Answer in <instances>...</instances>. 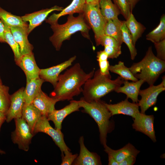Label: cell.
Listing matches in <instances>:
<instances>
[{"label":"cell","mask_w":165,"mask_h":165,"mask_svg":"<svg viewBox=\"0 0 165 165\" xmlns=\"http://www.w3.org/2000/svg\"><path fill=\"white\" fill-rule=\"evenodd\" d=\"M94 72V69L87 73L79 63L75 64L63 74L60 75L54 89L50 94L51 97L60 101L73 100L74 96L82 92V86L87 80L93 77Z\"/></svg>","instance_id":"1"},{"label":"cell","mask_w":165,"mask_h":165,"mask_svg":"<svg viewBox=\"0 0 165 165\" xmlns=\"http://www.w3.org/2000/svg\"><path fill=\"white\" fill-rule=\"evenodd\" d=\"M86 21L83 13L77 17L69 15L67 21L63 24L58 23L50 24L53 34L50 38V40L56 50H59L63 42L69 40L72 35L77 31H80L83 36L90 39L89 32L90 27Z\"/></svg>","instance_id":"2"},{"label":"cell","mask_w":165,"mask_h":165,"mask_svg":"<svg viewBox=\"0 0 165 165\" xmlns=\"http://www.w3.org/2000/svg\"><path fill=\"white\" fill-rule=\"evenodd\" d=\"M111 78L101 74L99 69L95 71L93 77L87 80L84 84L82 92L83 97L81 98L88 102L100 100L120 86L124 81L120 76L113 80Z\"/></svg>","instance_id":"3"},{"label":"cell","mask_w":165,"mask_h":165,"mask_svg":"<svg viewBox=\"0 0 165 165\" xmlns=\"http://www.w3.org/2000/svg\"><path fill=\"white\" fill-rule=\"evenodd\" d=\"M129 69L134 76L142 79L149 85H154L161 74L165 71V61L158 58L149 47L144 57L134 63Z\"/></svg>","instance_id":"4"},{"label":"cell","mask_w":165,"mask_h":165,"mask_svg":"<svg viewBox=\"0 0 165 165\" xmlns=\"http://www.w3.org/2000/svg\"><path fill=\"white\" fill-rule=\"evenodd\" d=\"M78 102L80 107L83 108L82 112L88 114L97 124L100 141L105 146L106 145L107 134L111 128L109 119L112 116L106 103L100 99L88 102L82 98Z\"/></svg>","instance_id":"5"},{"label":"cell","mask_w":165,"mask_h":165,"mask_svg":"<svg viewBox=\"0 0 165 165\" xmlns=\"http://www.w3.org/2000/svg\"><path fill=\"white\" fill-rule=\"evenodd\" d=\"M83 13L86 21L93 29L96 46H98L105 35V29L107 21L101 13L99 3H86Z\"/></svg>","instance_id":"6"},{"label":"cell","mask_w":165,"mask_h":165,"mask_svg":"<svg viewBox=\"0 0 165 165\" xmlns=\"http://www.w3.org/2000/svg\"><path fill=\"white\" fill-rule=\"evenodd\" d=\"M16 128L12 133L13 142L17 144L19 149L27 152L34 135L26 121L22 118L15 119Z\"/></svg>","instance_id":"7"},{"label":"cell","mask_w":165,"mask_h":165,"mask_svg":"<svg viewBox=\"0 0 165 165\" xmlns=\"http://www.w3.org/2000/svg\"><path fill=\"white\" fill-rule=\"evenodd\" d=\"M47 117L42 116L36 123L33 131L34 135L38 132L45 133L51 137L62 153L67 150H70L65 144L61 130L53 128L50 124Z\"/></svg>","instance_id":"8"},{"label":"cell","mask_w":165,"mask_h":165,"mask_svg":"<svg viewBox=\"0 0 165 165\" xmlns=\"http://www.w3.org/2000/svg\"><path fill=\"white\" fill-rule=\"evenodd\" d=\"M165 90V77H162V81L159 84L150 85L144 90H140L139 95L141 98L138 104L141 109V113L145 114V111L150 107L155 105L159 94Z\"/></svg>","instance_id":"9"},{"label":"cell","mask_w":165,"mask_h":165,"mask_svg":"<svg viewBox=\"0 0 165 165\" xmlns=\"http://www.w3.org/2000/svg\"><path fill=\"white\" fill-rule=\"evenodd\" d=\"M154 117L153 115H146L139 112L134 118L133 128L149 137L153 142L156 141L154 127Z\"/></svg>","instance_id":"10"},{"label":"cell","mask_w":165,"mask_h":165,"mask_svg":"<svg viewBox=\"0 0 165 165\" xmlns=\"http://www.w3.org/2000/svg\"><path fill=\"white\" fill-rule=\"evenodd\" d=\"M76 58L74 56L57 65L45 69H40L39 76L44 81L50 83L54 88L60 73L72 65Z\"/></svg>","instance_id":"11"},{"label":"cell","mask_w":165,"mask_h":165,"mask_svg":"<svg viewBox=\"0 0 165 165\" xmlns=\"http://www.w3.org/2000/svg\"><path fill=\"white\" fill-rule=\"evenodd\" d=\"M24 89V87H22L10 95V105L6 114L7 123L13 119L21 118L25 104L23 95Z\"/></svg>","instance_id":"12"},{"label":"cell","mask_w":165,"mask_h":165,"mask_svg":"<svg viewBox=\"0 0 165 165\" xmlns=\"http://www.w3.org/2000/svg\"><path fill=\"white\" fill-rule=\"evenodd\" d=\"M16 64L24 72L26 78V82L31 80L39 77L40 69L38 66L34 57V53L22 55Z\"/></svg>","instance_id":"13"},{"label":"cell","mask_w":165,"mask_h":165,"mask_svg":"<svg viewBox=\"0 0 165 165\" xmlns=\"http://www.w3.org/2000/svg\"><path fill=\"white\" fill-rule=\"evenodd\" d=\"M63 9L62 7L55 6L50 8L42 9L21 16L24 22H29L28 28V34L35 28L41 25L51 13L55 11H61Z\"/></svg>","instance_id":"14"},{"label":"cell","mask_w":165,"mask_h":165,"mask_svg":"<svg viewBox=\"0 0 165 165\" xmlns=\"http://www.w3.org/2000/svg\"><path fill=\"white\" fill-rule=\"evenodd\" d=\"M80 108L78 101L72 100L69 104L62 109L53 110L47 118L49 121L53 122L56 129L61 130L62 123L64 119L71 113L79 111Z\"/></svg>","instance_id":"15"},{"label":"cell","mask_w":165,"mask_h":165,"mask_svg":"<svg viewBox=\"0 0 165 165\" xmlns=\"http://www.w3.org/2000/svg\"><path fill=\"white\" fill-rule=\"evenodd\" d=\"M127 98L117 104H112L106 103V105L112 116L122 114L132 117L133 118L140 112L138 103H131Z\"/></svg>","instance_id":"16"},{"label":"cell","mask_w":165,"mask_h":165,"mask_svg":"<svg viewBox=\"0 0 165 165\" xmlns=\"http://www.w3.org/2000/svg\"><path fill=\"white\" fill-rule=\"evenodd\" d=\"M79 143L80 146L79 155L77 156L72 164L75 165H101L100 157L96 153L89 151L85 146L83 136L80 138Z\"/></svg>","instance_id":"17"},{"label":"cell","mask_w":165,"mask_h":165,"mask_svg":"<svg viewBox=\"0 0 165 165\" xmlns=\"http://www.w3.org/2000/svg\"><path fill=\"white\" fill-rule=\"evenodd\" d=\"M59 101L58 99L49 97L41 90L31 103L39 110L42 116L47 117L55 109V105Z\"/></svg>","instance_id":"18"},{"label":"cell","mask_w":165,"mask_h":165,"mask_svg":"<svg viewBox=\"0 0 165 165\" xmlns=\"http://www.w3.org/2000/svg\"><path fill=\"white\" fill-rule=\"evenodd\" d=\"M11 33L19 45L22 55L32 53L33 46L29 42L28 37L29 35L28 28L21 27L10 28Z\"/></svg>","instance_id":"19"},{"label":"cell","mask_w":165,"mask_h":165,"mask_svg":"<svg viewBox=\"0 0 165 165\" xmlns=\"http://www.w3.org/2000/svg\"><path fill=\"white\" fill-rule=\"evenodd\" d=\"M86 0H73L71 3L57 14L53 13L46 20V22L50 24L58 23L61 16L75 13H83L86 4Z\"/></svg>","instance_id":"20"},{"label":"cell","mask_w":165,"mask_h":165,"mask_svg":"<svg viewBox=\"0 0 165 165\" xmlns=\"http://www.w3.org/2000/svg\"><path fill=\"white\" fill-rule=\"evenodd\" d=\"M144 82L145 81L142 79L131 82H129L128 80H124L123 83V85L119 87L115 91L117 93L125 94L126 95L127 98H130L133 102L138 103L140 88Z\"/></svg>","instance_id":"21"},{"label":"cell","mask_w":165,"mask_h":165,"mask_svg":"<svg viewBox=\"0 0 165 165\" xmlns=\"http://www.w3.org/2000/svg\"><path fill=\"white\" fill-rule=\"evenodd\" d=\"M104 148L105 151L108 155L112 156L119 163L129 156L133 155L137 157L140 152V151L130 143L117 150H113L107 145L104 146Z\"/></svg>","instance_id":"22"},{"label":"cell","mask_w":165,"mask_h":165,"mask_svg":"<svg viewBox=\"0 0 165 165\" xmlns=\"http://www.w3.org/2000/svg\"><path fill=\"white\" fill-rule=\"evenodd\" d=\"M44 81L39 77L35 79L26 83L23 95L25 104L32 103L35 98L41 90V86Z\"/></svg>","instance_id":"23"},{"label":"cell","mask_w":165,"mask_h":165,"mask_svg":"<svg viewBox=\"0 0 165 165\" xmlns=\"http://www.w3.org/2000/svg\"><path fill=\"white\" fill-rule=\"evenodd\" d=\"M42 116L40 112L32 103L24 104L21 118L26 121L33 135L35 126Z\"/></svg>","instance_id":"24"},{"label":"cell","mask_w":165,"mask_h":165,"mask_svg":"<svg viewBox=\"0 0 165 165\" xmlns=\"http://www.w3.org/2000/svg\"><path fill=\"white\" fill-rule=\"evenodd\" d=\"M123 21L118 18L107 21L105 29V35L112 37L120 44L123 42L121 27Z\"/></svg>","instance_id":"25"},{"label":"cell","mask_w":165,"mask_h":165,"mask_svg":"<svg viewBox=\"0 0 165 165\" xmlns=\"http://www.w3.org/2000/svg\"><path fill=\"white\" fill-rule=\"evenodd\" d=\"M0 19L4 24L9 28L18 27L28 28V24L23 20L21 16L14 15L1 7Z\"/></svg>","instance_id":"26"},{"label":"cell","mask_w":165,"mask_h":165,"mask_svg":"<svg viewBox=\"0 0 165 165\" xmlns=\"http://www.w3.org/2000/svg\"><path fill=\"white\" fill-rule=\"evenodd\" d=\"M99 5L101 13L107 21L118 18L120 12L111 0H100Z\"/></svg>","instance_id":"27"},{"label":"cell","mask_w":165,"mask_h":165,"mask_svg":"<svg viewBox=\"0 0 165 165\" xmlns=\"http://www.w3.org/2000/svg\"><path fill=\"white\" fill-rule=\"evenodd\" d=\"M125 22L132 36L133 44L135 46L136 42L141 36L145 28L137 21L132 12Z\"/></svg>","instance_id":"28"},{"label":"cell","mask_w":165,"mask_h":165,"mask_svg":"<svg viewBox=\"0 0 165 165\" xmlns=\"http://www.w3.org/2000/svg\"><path fill=\"white\" fill-rule=\"evenodd\" d=\"M165 16L163 14L159 24L155 29L146 35V39L153 43L159 42L165 39Z\"/></svg>","instance_id":"29"},{"label":"cell","mask_w":165,"mask_h":165,"mask_svg":"<svg viewBox=\"0 0 165 165\" xmlns=\"http://www.w3.org/2000/svg\"><path fill=\"white\" fill-rule=\"evenodd\" d=\"M109 70L112 72L118 74L124 80L135 82L138 80L133 75L129 68L126 66L124 62L121 61H119L117 64L110 65Z\"/></svg>","instance_id":"30"},{"label":"cell","mask_w":165,"mask_h":165,"mask_svg":"<svg viewBox=\"0 0 165 165\" xmlns=\"http://www.w3.org/2000/svg\"><path fill=\"white\" fill-rule=\"evenodd\" d=\"M4 25L6 43H8L11 47L14 53V60L16 62L19 60L22 56L20 52V46L15 41L10 28L6 24Z\"/></svg>","instance_id":"31"},{"label":"cell","mask_w":165,"mask_h":165,"mask_svg":"<svg viewBox=\"0 0 165 165\" xmlns=\"http://www.w3.org/2000/svg\"><path fill=\"white\" fill-rule=\"evenodd\" d=\"M121 30L123 42H125L130 52L131 58L133 60L137 55V51L133 44L131 35L126 26L125 21H123Z\"/></svg>","instance_id":"32"},{"label":"cell","mask_w":165,"mask_h":165,"mask_svg":"<svg viewBox=\"0 0 165 165\" xmlns=\"http://www.w3.org/2000/svg\"><path fill=\"white\" fill-rule=\"evenodd\" d=\"M9 87L4 85L0 86V112L6 114L10 103Z\"/></svg>","instance_id":"33"},{"label":"cell","mask_w":165,"mask_h":165,"mask_svg":"<svg viewBox=\"0 0 165 165\" xmlns=\"http://www.w3.org/2000/svg\"><path fill=\"white\" fill-rule=\"evenodd\" d=\"M115 4L120 12L127 20L131 13L130 7L128 0H113Z\"/></svg>","instance_id":"34"},{"label":"cell","mask_w":165,"mask_h":165,"mask_svg":"<svg viewBox=\"0 0 165 165\" xmlns=\"http://www.w3.org/2000/svg\"><path fill=\"white\" fill-rule=\"evenodd\" d=\"M100 45L104 46H108L119 49H121V45L114 38L105 35L101 39Z\"/></svg>","instance_id":"35"},{"label":"cell","mask_w":165,"mask_h":165,"mask_svg":"<svg viewBox=\"0 0 165 165\" xmlns=\"http://www.w3.org/2000/svg\"><path fill=\"white\" fill-rule=\"evenodd\" d=\"M78 155L77 154H73L70 152V150H67L62 153V162L61 165H71L77 158Z\"/></svg>","instance_id":"36"},{"label":"cell","mask_w":165,"mask_h":165,"mask_svg":"<svg viewBox=\"0 0 165 165\" xmlns=\"http://www.w3.org/2000/svg\"><path fill=\"white\" fill-rule=\"evenodd\" d=\"M154 43L157 52L156 57L160 60L165 61V39Z\"/></svg>","instance_id":"37"},{"label":"cell","mask_w":165,"mask_h":165,"mask_svg":"<svg viewBox=\"0 0 165 165\" xmlns=\"http://www.w3.org/2000/svg\"><path fill=\"white\" fill-rule=\"evenodd\" d=\"M108 59L97 60L99 66V70L101 74L111 77L109 68L110 64Z\"/></svg>","instance_id":"38"},{"label":"cell","mask_w":165,"mask_h":165,"mask_svg":"<svg viewBox=\"0 0 165 165\" xmlns=\"http://www.w3.org/2000/svg\"><path fill=\"white\" fill-rule=\"evenodd\" d=\"M104 50L107 54L108 58H117L122 53L121 49L108 46H104Z\"/></svg>","instance_id":"39"},{"label":"cell","mask_w":165,"mask_h":165,"mask_svg":"<svg viewBox=\"0 0 165 165\" xmlns=\"http://www.w3.org/2000/svg\"><path fill=\"white\" fill-rule=\"evenodd\" d=\"M136 157L133 156H129L119 163V165H132L135 162Z\"/></svg>","instance_id":"40"},{"label":"cell","mask_w":165,"mask_h":165,"mask_svg":"<svg viewBox=\"0 0 165 165\" xmlns=\"http://www.w3.org/2000/svg\"><path fill=\"white\" fill-rule=\"evenodd\" d=\"M5 26L3 22L0 20V42L6 43L5 38Z\"/></svg>","instance_id":"41"},{"label":"cell","mask_w":165,"mask_h":165,"mask_svg":"<svg viewBox=\"0 0 165 165\" xmlns=\"http://www.w3.org/2000/svg\"><path fill=\"white\" fill-rule=\"evenodd\" d=\"M108 165H119V163L112 156L108 155Z\"/></svg>","instance_id":"42"},{"label":"cell","mask_w":165,"mask_h":165,"mask_svg":"<svg viewBox=\"0 0 165 165\" xmlns=\"http://www.w3.org/2000/svg\"><path fill=\"white\" fill-rule=\"evenodd\" d=\"M6 115L0 112V130L2 124L6 120Z\"/></svg>","instance_id":"43"},{"label":"cell","mask_w":165,"mask_h":165,"mask_svg":"<svg viewBox=\"0 0 165 165\" xmlns=\"http://www.w3.org/2000/svg\"><path fill=\"white\" fill-rule=\"evenodd\" d=\"M129 3L131 11L133 9L138 0H128Z\"/></svg>","instance_id":"44"},{"label":"cell","mask_w":165,"mask_h":165,"mask_svg":"<svg viewBox=\"0 0 165 165\" xmlns=\"http://www.w3.org/2000/svg\"><path fill=\"white\" fill-rule=\"evenodd\" d=\"M87 4H97L99 3L100 0H86Z\"/></svg>","instance_id":"45"},{"label":"cell","mask_w":165,"mask_h":165,"mask_svg":"<svg viewBox=\"0 0 165 165\" xmlns=\"http://www.w3.org/2000/svg\"><path fill=\"white\" fill-rule=\"evenodd\" d=\"M0 153L1 154H3L5 153V152L3 151L0 149Z\"/></svg>","instance_id":"46"},{"label":"cell","mask_w":165,"mask_h":165,"mask_svg":"<svg viewBox=\"0 0 165 165\" xmlns=\"http://www.w3.org/2000/svg\"><path fill=\"white\" fill-rule=\"evenodd\" d=\"M2 80H1V79L0 78V86L2 85Z\"/></svg>","instance_id":"47"}]
</instances>
